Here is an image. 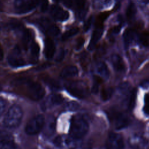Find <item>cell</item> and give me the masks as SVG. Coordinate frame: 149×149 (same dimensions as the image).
I'll return each mask as SVG.
<instances>
[{
  "mask_svg": "<svg viewBox=\"0 0 149 149\" xmlns=\"http://www.w3.org/2000/svg\"><path fill=\"white\" fill-rule=\"evenodd\" d=\"M98 85H99L98 83L95 82L94 84H93V86H92V88H91V92H92L93 94H97V93L98 92V89H99Z\"/></svg>",
  "mask_w": 149,
  "mask_h": 149,
  "instance_id": "7bdbcfd3",
  "label": "cell"
},
{
  "mask_svg": "<svg viewBox=\"0 0 149 149\" xmlns=\"http://www.w3.org/2000/svg\"><path fill=\"white\" fill-rule=\"evenodd\" d=\"M79 29L78 28H73L71 29L68 31H66L63 35L62 37V39L63 40H66L73 36H74V35H76L78 32H79Z\"/></svg>",
  "mask_w": 149,
  "mask_h": 149,
  "instance_id": "f1b7e54d",
  "label": "cell"
},
{
  "mask_svg": "<svg viewBox=\"0 0 149 149\" xmlns=\"http://www.w3.org/2000/svg\"><path fill=\"white\" fill-rule=\"evenodd\" d=\"M8 139H12V136L6 131L0 129V141Z\"/></svg>",
  "mask_w": 149,
  "mask_h": 149,
  "instance_id": "836d02e7",
  "label": "cell"
},
{
  "mask_svg": "<svg viewBox=\"0 0 149 149\" xmlns=\"http://www.w3.org/2000/svg\"><path fill=\"white\" fill-rule=\"evenodd\" d=\"M50 13L52 17L57 21L64 22L68 19L69 14L68 12L63 9L58 5H54L50 9Z\"/></svg>",
  "mask_w": 149,
  "mask_h": 149,
  "instance_id": "52a82bcc",
  "label": "cell"
},
{
  "mask_svg": "<svg viewBox=\"0 0 149 149\" xmlns=\"http://www.w3.org/2000/svg\"><path fill=\"white\" fill-rule=\"evenodd\" d=\"M113 93V89L112 87L104 88L101 92V97L103 101L108 100Z\"/></svg>",
  "mask_w": 149,
  "mask_h": 149,
  "instance_id": "d4e9b609",
  "label": "cell"
},
{
  "mask_svg": "<svg viewBox=\"0 0 149 149\" xmlns=\"http://www.w3.org/2000/svg\"><path fill=\"white\" fill-rule=\"evenodd\" d=\"M22 118L23 111L21 107L17 105H13L6 112L3 119V124L8 128H15L20 125Z\"/></svg>",
  "mask_w": 149,
  "mask_h": 149,
  "instance_id": "7a4b0ae2",
  "label": "cell"
},
{
  "mask_svg": "<svg viewBox=\"0 0 149 149\" xmlns=\"http://www.w3.org/2000/svg\"><path fill=\"white\" fill-rule=\"evenodd\" d=\"M61 1L65 6L68 8H70L72 5V0H58Z\"/></svg>",
  "mask_w": 149,
  "mask_h": 149,
  "instance_id": "b9f144b4",
  "label": "cell"
},
{
  "mask_svg": "<svg viewBox=\"0 0 149 149\" xmlns=\"http://www.w3.org/2000/svg\"><path fill=\"white\" fill-rule=\"evenodd\" d=\"M115 123L116 129H122L127 127L129 123V119L127 115L120 112H116L111 115Z\"/></svg>",
  "mask_w": 149,
  "mask_h": 149,
  "instance_id": "ba28073f",
  "label": "cell"
},
{
  "mask_svg": "<svg viewBox=\"0 0 149 149\" xmlns=\"http://www.w3.org/2000/svg\"><path fill=\"white\" fill-rule=\"evenodd\" d=\"M141 6H145L149 4V0H137Z\"/></svg>",
  "mask_w": 149,
  "mask_h": 149,
  "instance_id": "bcb514c9",
  "label": "cell"
},
{
  "mask_svg": "<svg viewBox=\"0 0 149 149\" xmlns=\"http://www.w3.org/2000/svg\"><path fill=\"white\" fill-rule=\"evenodd\" d=\"M31 38H32V34L31 31L28 29L24 30L22 36V43L25 49L27 48L28 45L29 44L31 40Z\"/></svg>",
  "mask_w": 149,
  "mask_h": 149,
  "instance_id": "44dd1931",
  "label": "cell"
},
{
  "mask_svg": "<svg viewBox=\"0 0 149 149\" xmlns=\"http://www.w3.org/2000/svg\"><path fill=\"white\" fill-rule=\"evenodd\" d=\"M54 144L59 147H62L65 146V144H68V141L67 139L63 137L62 136H57L54 140Z\"/></svg>",
  "mask_w": 149,
  "mask_h": 149,
  "instance_id": "4dcf8cb0",
  "label": "cell"
},
{
  "mask_svg": "<svg viewBox=\"0 0 149 149\" xmlns=\"http://www.w3.org/2000/svg\"><path fill=\"white\" fill-rule=\"evenodd\" d=\"M37 5H39L40 9L42 12H45L48 9V0H36Z\"/></svg>",
  "mask_w": 149,
  "mask_h": 149,
  "instance_id": "d6a6232c",
  "label": "cell"
},
{
  "mask_svg": "<svg viewBox=\"0 0 149 149\" xmlns=\"http://www.w3.org/2000/svg\"><path fill=\"white\" fill-rule=\"evenodd\" d=\"M0 149H20L12 139H8L0 141Z\"/></svg>",
  "mask_w": 149,
  "mask_h": 149,
  "instance_id": "ffe728a7",
  "label": "cell"
},
{
  "mask_svg": "<svg viewBox=\"0 0 149 149\" xmlns=\"http://www.w3.org/2000/svg\"><path fill=\"white\" fill-rule=\"evenodd\" d=\"M16 55H10L8 56L9 64L13 68H19L23 66L26 65L25 61L20 57Z\"/></svg>",
  "mask_w": 149,
  "mask_h": 149,
  "instance_id": "ac0fdd59",
  "label": "cell"
},
{
  "mask_svg": "<svg viewBox=\"0 0 149 149\" xmlns=\"http://www.w3.org/2000/svg\"><path fill=\"white\" fill-rule=\"evenodd\" d=\"M6 107V101L3 98L0 97V116L3 113Z\"/></svg>",
  "mask_w": 149,
  "mask_h": 149,
  "instance_id": "ab89813d",
  "label": "cell"
},
{
  "mask_svg": "<svg viewBox=\"0 0 149 149\" xmlns=\"http://www.w3.org/2000/svg\"><path fill=\"white\" fill-rule=\"evenodd\" d=\"M47 31L48 34L54 37L58 36L60 33L59 29L56 25H54V24L49 26V27H48L47 28Z\"/></svg>",
  "mask_w": 149,
  "mask_h": 149,
  "instance_id": "f546056e",
  "label": "cell"
},
{
  "mask_svg": "<svg viewBox=\"0 0 149 149\" xmlns=\"http://www.w3.org/2000/svg\"><path fill=\"white\" fill-rule=\"evenodd\" d=\"M129 143L132 148L134 149H143L147 144L146 140L139 135H133L130 137Z\"/></svg>",
  "mask_w": 149,
  "mask_h": 149,
  "instance_id": "30bf717a",
  "label": "cell"
},
{
  "mask_svg": "<svg viewBox=\"0 0 149 149\" xmlns=\"http://www.w3.org/2000/svg\"><path fill=\"white\" fill-rule=\"evenodd\" d=\"M1 86H0V90H1Z\"/></svg>",
  "mask_w": 149,
  "mask_h": 149,
  "instance_id": "681fc988",
  "label": "cell"
},
{
  "mask_svg": "<svg viewBox=\"0 0 149 149\" xmlns=\"http://www.w3.org/2000/svg\"><path fill=\"white\" fill-rule=\"evenodd\" d=\"M97 73L102 77L108 79L109 76V71L107 65L103 62H100L96 65Z\"/></svg>",
  "mask_w": 149,
  "mask_h": 149,
  "instance_id": "d6986e66",
  "label": "cell"
},
{
  "mask_svg": "<svg viewBox=\"0 0 149 149\" xmlns=\"http://www.w3.org/2000/svg\"><path fill=\"white\" fill-rule=\"evenodd\" d=\"M130 86L129 83L127 82H123L122 83L119 84L118 87L119 91L122 93V94H126L129 91Z\"/></svg>",
  "mask_w": 149,
  "mask_h": 149,
  "instance_id": "1f68e13d",
  "label": "cell"
},
{
  "mask_svg": "<svg viewBox=\"0 0 149 149\" xmlns=\"http://www.w3.org/2000/svg\"><path fill=\"white\" fill-rule=\"evenodd\" d=\"M78 74V69L73 65H69L65 67L61 71L60 76L62 78L72 77L77 76Z\"/></svg>",
  "mask_w": 149,
  "mask_h": 149,
  "instance_id": "2e32d148",
  "label": "cell"
},
{
  "mask_svg": "<svg viewBox=\"0 0 149 149\" xmlns=\"http://www.w3.org/2000/svg\"><path fill=\"white\" fill-rule=\"evenodd\" d=\"M84 38H79L77 40V42L76 44V46H75L76 50L79 51L80 49H81V48L84 45Z\"/></svg>",
  "mask_w": 149,
  "mask_h": 149,
  "instance_id": "60d3db41",
  "label": "cell"
},
{
  "mask_svg": "<svg viewBox=\"0 0 149 149\" xmlns=\"http://www.w3.org/2000/svg\"><path fill=\"white\" fill-rule=\"evenodd\" d=\"M55 52V47L53 41L50 38H47L45 40L44 53L46 58L50 59L52 58Z\"/></svg>",
  "mask_w": 149,
  "mask_h": 149,
  "instance_id": "5bb4252c",
  "label": "cell"
},
{
  "mask_svg": "<svg viewBox=\"0 0 149 149\" xmlns=\"http://www.w3.org/2000/svg\"><path fill=\"white\" fill-rule=\"evenodd\" d=\"M42 129H44L43 133L45 136L48 137L51 136L54 133L55 129V119L53 117H49L47 119V122L44 123Z\"/></svg>",
  "mask_w": 149,
  "mask_h": 149,
  "instance_id": "9a60e30c",
  "label": "cell"
},
{
  "mask_svg": "<svg viewBox=\"0 0 149 149\" xmlns=\"http://www.w3.org/2000/svg\"><path fill=\"white\" fill-rule=\"evenodd\" d=\"M135 35V32L131 29H127L125 31L123 34V38L124 45L126 48H128L134 41Z\"/></svg>",
  "mask_w": 149,
  "mask_h": 149,
  "instance_id": "e0dca14e",
  "label": "cell"
},
{
  "mask_svg": "<svg viewBox=\"0 0 149 149\" xmlns=\"http://www.w3.org/2000/svg\"><path fill=\"white\" fill-rule=\"evenodd\" d=\"M120 29H121V26L119 25V26H115V27H113L112 29L111 30V32H112V34H116L118 33H119Z\"/></svg>",
  "mask_w": 149,
  "mask_h": 149,
  "instance_id": "ee69618b",
  "label": "cell"
},
{
  "mask_svg": "<svg viewBox=\"0 0 149 149\" xmlns=\"http://www.w3.org/2000/svg\"><path fill=\"white\" fill-rule=\"evenodd\" d=\"M93 22V16H90L86 20V22H85V23L84 24V26H83V30L85 32L87 31L90 29V27L92 25Z\"/></svg>",
  "mask_w": 149,
  "mask_h": 149,
  "instance_id": "8d00e7d4",
  "label": "cell"
},
{
  "mask_svg": "<svg viewBox=\"0 0 149 149\" xmlns=\"http://www.w3.org/2000/svg\"><path fill=\"white\" fill-rule=\"evenodd\" d=\"M136 90L133 89L132 90V91L130 94L128 104H127V108L130 111L132 110L134 108V106L135 104V101H136Z\"/></svg>",
  "mask_w": 149,
  "mask_h": 149,
  "instance_id": "484cf974",
  "label": "cell"
},
{
  "mask_svg": "<svg viewBox=\"0 0 149 149\" xmlns=\"http://www.w3.org/2000/svg\"><path fill=\"white\" fill-rule=\"evenodd\" d=\"M89 126L87 122L82 117L76 115L72 119L70 127V136L74 139L83 138L88 132Z\"/></svg>",
  "mask_w": 149,
  "mask_h": 149,
  "instance_id": "6da1fadb",
  "label": "cell"
},
{
  "mask_svg": "<svg viewBox=\"0 0 149 149\" xmlns=\"http://www.w3.org/2000/svg\"><path fill=\"white\" fill-rule=\"evenodd\" d=\"M103 31H104V28L102 26H97L96 29L94 30V31L93 33L90 42L88 46V49L90 51H92L94 49L97 42L102 37Z\"/></svg>",
  "mask_w": 149,
  "mask_h": 149,
  "instance_id": "8fae6325",
  "label": "cell"
},
{
  "mask_svg": "<svg viewBox=\"0 0 149 149\" xmlns=\"http://www.w3.org/2000/svg\"><path fill=\"white\" fill-rule=\"evenodd\" d=\"M45 123L44 115L40 114L32 118L26 124L25 132L27 134L34 135L42 129Z\"/></svg>",
  "mask_w": 149,
  "mask_h": 149,
  "instance_id": "3957f363",
  "label": "cell"
},
{
  "mask_svg": "<svg viewBox=\"0 0 149 149\" xmlns=\"http://www.w3.org/2000/svg\"><path fill=\"white\" fill-rule=\"evenodd\" d=\"M76 4L79 9V16L80 18H83L84 17L86 14V9L85 3L86 0H74Z\"/></svg>",
  "mask_w": 149,
  "mask_h": 149,
  "instance_id": "603a6c76",
  "label": "cell"
},
{
  "mask_svg": "<svg viewBox=\"0 0 149 149\" xmlns=\"http://www.w3.org/2000/svg\"><path fill=\"white\" fill-rule=\"evenodd\" d=\"M65 88L72 96L78 98H83L86 96L87 90L81 83L69 81L65 84Z\"/></svg>",
  "mask_w": 149,
  "mask_h": 149,
  "instance_id": "5b68a950",
  "label": "cell"
},
{
  "mask_svg": "<svg viewBox=\"0 0 149 149\" xmlns=\"http://www.w3.org/2000/svg\"><path fill=\"white\" fill-rule=\"evenodd\" d=\"M24 84L27 86V93L29 97L31 99L38 101L42 98L44 96V88L40 83L28 80Z\"/></svg>",
  "mask_w": 149,
  "mask_h": 149,
  "instance_id": "277c9868",
  "label": "cell"
},
{
  "mask_svg": "<svg viewBox=\"0 0 149 149\" xmlns=\"http://www.w3.org/2000/svg\"><path fill=\"white\" fill-rule=\"evenodd\" d=\"M64 57H65V51L63 49L61 48L59 49V51L56 56L55 61L57 62H60L63 59Z\"/></svg>",
  "mask_w": 149,
  "mask_h": 149,
  "instance_id": "74e56055",
  "label": "cell"
},
{
  "mask_svg": "<svg viewBox=\"0 0 149 149\" xmlns=\"http://www.w3.org/2000/svg\"><path fill=\"white\" fill-rule=\"evenodd\" d=\"M30 54L31 58L33 61L38 59L40 54V46L37 42H33L30 46Z\"/></svg>",
  "mask_w": 149,
  "mask_h": 149,
  "instance_id": "7402d4cb",
  "label": "cell"
},
{
  "mask_svg": "<svg viewBox=\"0 0 149 149\" xmlns=\"http://www.w3.org/2000/svg\"><path fill=\"white\" fill-rule=\"evenodd\" d=\"M143 111L146 114L149 115V94H146L145 95Z\"/></svg>",
  "mask_w": 149,
  "mask_h": 149,
  "instance_id": "d590c367",
  "label": "cell"
},
{
  "mask_svg": "<svg viewBox=\"0 0 149 149\" xmlns=\"http://www.w3.org/2000/svg\"><path fill=\"white\" fill-rule=\"evenodd\" d=\"M112 1L113 0H96L95 1V5L99 9H103L111 6Z\"/></svg>",
  "mask_w": 149,
  "mask_h": 149,
  "instance_id": "4316f807",
  "label": "cell"
},
{
  "mask_svg": "<svg viewBox=\"0 0 149 149\" xmlns=\"http://www.w3.org/2000/svg\"><path fill=\"white\" fill-rule=\"evenodd\" d=\"M37 5L36 0H29L24 1L16 6L15 11L18 14H24L31 11Z\"/></svg>",
  "mask_w": 149,
  "mask_h": 149,
  "instance_id": "9c48e42d",
  "label": "cell"
},
{
  "mask_svg": "<svg viewBox=\"0 0 149 149\" xmlns=\"http://www.w3.org/2000/svg\"><path fill=\"white\" fill-rule=\"evenodd\" d=\"M136 11H137V9H136V7L134 5V4L133 3H130L127 6V8L126 9V17H127V19L128 20L133 19L135 16Z\"/></svg>",
  "mask_w": 149,
  "mask_h": 149,
  "instance_id": "cb8c5ba5",
  "label": "cell"
},
{
  "mask_svg": "<svg viewBox=\"0 0 149 149\" xmlns=\"http://www.w3.org/2000/svg\"><path fill=\"white\" fill-rule=\"evenodd\" d=\"M3 58V51L0 45V61L2 60Z\"/></svg>",
  "mask_w": 149,
  "mask_h": 149,
  "instance_id": "7dc6e473",
  "label": "cell"
},
{
  "mask_svg": "<svg viewBox=\"0 0 149 149\" xmlns=\"http://www.w3.org/2000/svg\"><path fill=\"white\" fill-rule=\"evenodd\" d=\"M63 101V98L58 94H52L48 96L46 101L42 105V108H46L48 107L58 105L62 104Z\"/></svg>",
  "mask_w": 149,
  "mask_h": 149,
  "instance_id": "4fadbf2b",
  "label": "cell"
},
{
  "mask_svg": "<svg viewBox=\"0 0 149 149\" xmlns=\"http://www.w3.org/2000/svg\"><path fill=\"white\" fill-rule=\"evenodd\" d=\"M105 146L107 149H123L125 144L122 136L116 133H110L107 139Z\"/></svg>",
  "mask_w": 149,
  "mask_h": 149,
  "instance_id": "8992f818",
  "label": "cell"
},
{
  "mask_svg": "<svg viewBox=\"0 0 149 149\" xmlns=\"http://www.w3.org/2000/svg\"><path fill=\"white\" fill-rule=\"evenodd\" d=\"M51 65L49 64V63H44L42 65H40V66H38L37 68V70H43L47 68H48V66H49Z\"/></svg>",
  "mask_w": 149,
  "mask_h": 149,
  "instance_id": "f6af8a7d",
  "label": "cell"
},
{
  "mask_svg": "<svg viewBox=\"0 0 149 149\" xmlns=\"http://www.w3.org/2000/svg\"><path fill=\"white\" fill-rule=\"evenodd\" d=\"M66 108L67 109H69V110H74L76 109H77L79 107V104L77 103H76V102H68L66 106H65Z\"/></svg>",
  "mask_w": 149,
  "mask_h": 149,
  "instance_id": "f35d334b",
  "label": "cell"
},
{
  "mask_svg": "<svg viewBox=\"0 0 149 149\" xmlns=\"http://www.w3.org/2000/svg\"><path fill=\"white\" fill-rule=\"evenodd\" d=\"M111 62L113 69L118 72H123L125 70V65L122 57L118 54H113L111 56Z\"/></svg>",
  "mask_w": 149,
  "mask_h": 149,
  "instance_id": "7c38bea8",
  "label": "cell"
},
{
  "mask_svg": "<svg viewBox=\"0 0 149 149\" xmlns=\"http://www.w3.org/2000/svg\"><path fill=\"white\" fill-rule=\"evenodd\" d=\"M45 82L48 86V87L53 90H58L61 88L59 83L52 79H47L45 80Z\"/></svg>",
  "mask_w": 149,
  "mask_h": 149,
  "instance_id": "83f0119b",
  "label": "cell"
},
{
  "mask_svg": "<svg viewBox=\"0 0 149 149\" xmlns=\"http://www.w3.org/2000/svg\"><path fill=\"white\" fill-rule=\"evenodd\" d=\"M16 1H23V0H16Z\"/></svg>",
  "mask_w": 149,
  "mask_h": 149,
  "instance_id": "c3c4849f",
  "label": "cell"
},
{
  "mask_svg": "<svg viewBox=\"0 0 149 149\" xmlns=\"http://www.w3.org/2000/svg\"><path fill=\"white\" fill-rule=\"evenodd\" d=\"M109 12H104L101 13V15H100L97 18V24L98 26H102L101 23L104 22V20H105L108 16H109Z\"/></svg>",
  "mask_w": 149,
  "mask_h": 149,
  "instance_id": "e575fe53",
  "label": "cell"
}]
</instances>
